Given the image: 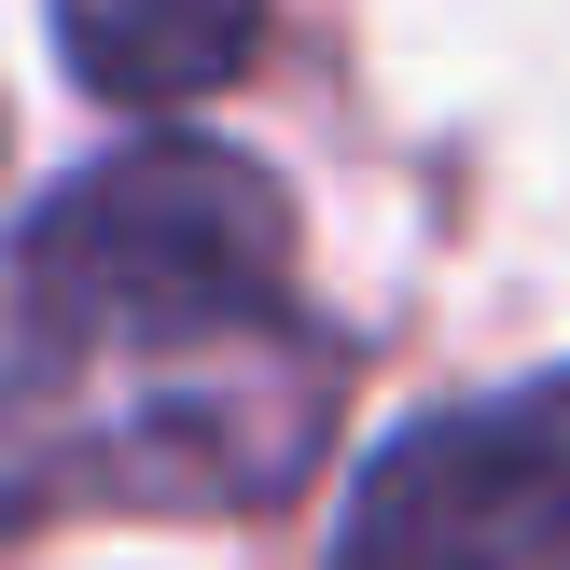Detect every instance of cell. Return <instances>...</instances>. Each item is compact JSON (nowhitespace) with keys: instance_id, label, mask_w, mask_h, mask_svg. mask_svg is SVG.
Masks as SVG:
<instances>
[{"instance_id":"cell-1","label":"cell","mask_w":570,"mask_h":570,"mask_svg":"<svg viewBox=\"0 0 570 570\" xmlns=\"http://www.w3.org/2000/svg\"><path fill=\"white\" fill-rule=\"evenodd\" d=\"M14 306L28 404L111 362H181L98 417L111 501H278L306 473L293 432L265 417L237 432V404L321 417V348L293 334V195L250 154L139 139V154L70 167L14 237Z\"/></svg>"},{"instance_id":"cell-2","label":"cell","mask_w":570,"mask_h":570,"mask_svg":"<svg viewBox=\"0 0 570 570\" xmlns=\"http://www.w3.org/2000/svg\"><path fill=\"white\" fill-rule=\"evenodd\" d=\"M543 557H570V376L390 432L334 515V570H543Z\"/></svg>"},{"instance_id":"cell-3","label":"cell","mask_w":570,"mask_h":570,"mask_svg":"<svg viewBox=\"0 0 570 570\" xmlns=\"http://www.w3.org/2000/svg\"><path fill=\"white\" fill-rule=\"evenodd\" d=\"M98 111H195L265 56V0H42Z\"/></svg>"}]
</instances>
